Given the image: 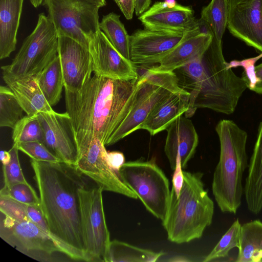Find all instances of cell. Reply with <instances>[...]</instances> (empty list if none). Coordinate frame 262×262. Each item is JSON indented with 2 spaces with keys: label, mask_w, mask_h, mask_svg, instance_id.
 Returning a JSON list of instances; mask_svg holds the SVG:
<instances>
[{
  "label": "cell",
  "mask_w": 262,
  "mask_h": 262,
  "mask_svg": "<svg viewBox=\"0 0 262 262\" xmlns=\"http://www.w3.org/2000/svg\"><path fill=\"white\" fill-rule=\"evenodd\" d=\"M18 149L14 145L9 150L11 156L10 162L3 165L4 186H10L20 183H27L23 173L18 158Z\"/></svg>",
  "instance_id": "cell-33"
},
{
  "label": "cell",
  "mask_w": 262,
  "mask_h": 262,
  "mask_svg": "<svg viewBox=\"0 0 262 262\" xmlns=\"http://www.w3.org/2000/svg\"><path fill=\"white\" fill-rule=\"evenodd\" d=\"M0 196L27 205L40 206V204L39 197L28 182L17 183L8 187L4 186L0 191Z\"/></svg>",
  "instance_id": "cell-32"
},
{
  "label": "cell",
  "mask_w": 262,
  "mask_h": 262,
  "mask_svg": "<svg viewBox=\"0 0 262 262\" xmlns=\"http://www.w3.org/2000/svg\"><path fill=\"white\" fill-rule=\"evenodd\" d=\"M182 169L181 158L180 156H177L176 165L172 176L171 188L174 191L177 197L179 196L184 183V175Z\"/></svg>",
  "instance_id": "cell-36"
},
{
  "label": "cell",
  "mask_w": 262,
  "mask_h": 262,
  "mask_svg": "<svg viewBox=\"0 0 262 262\" xmlns=\"http://www.w3.org/2000/svg\"><path fill=\"white\" fill-rule=\"evenodd\" d=\"M58 36L54 25L43 13L24 40L10 64L2 66L3 77L13 79L37 75L58 55Z\"/></svg>",
  "instance_id": "cell-7"
},
{
  "label": "cell",
  "mask_w": 262,
  "mask_h": 262,
  "mask_svg": "<svg viewBox=\"0 0 262 262\" xmlns=\"http://www.w3.org/2000/svg\"><path fill=\"white\" fill-rule=\"evenodd\" d=\"M184 183L177 197L171 189L167 215L162 225L167 238L177 244L200 238L211 224L214 203L204 188L203 173L183 171Z\"/></svg>",
  "instance_id": "cell-5"
},
{
  "label": "cell",
  "mask_w": 262,
  "mask_h": 262,
  "mask_svg": "<svg viewBox=\"0 0 262 262\" xmlns=\"http://www.w3.org/2000/svg\"><path fill=\"white\" fill-rule=\"evenodd\" d=\"M13 145L33 141L43 142L44 134L38 114L24 116L13 128Z\"/></svg>",
  "instance_id": "cell-30"
},
{
  "label": "cell",
  "mask_w": 262,
  "mask_h": 262,
  "mask_svg": "<svg viewBox=\"0 0 262 262\" xmlns=\"http://www.w3.org/2000/svg\"><path fill=\"white\" fill-rule=\"evenodd\" d=\"M39 86L51 106L60 101L64 86L62 68L59 55L50 62L37 75Z\"/></svg>",
  "instance_id": "cell-26"
},
{
  "label": "cell",
  "mask_w": 262,
  "mask_h": 262,
  "mask_svg": "<svg viewBox=\"0 0 262 262\" xmlns=\"http://www.w3.org/2000/svg\"><path fill=\"white\" fill-rule=\"evenodd\" d=\"M164 151L170 168L174 170L176 158L180 156L182 168L194 156L199 143V136L194 126L188 118L181 116L167 128Z\"/></svg>",
  "instance_id": "cell-19"
},
{
  "label": "cell",
  "mask_w": 262,
  "mask_h": 262,
  "mask_svg": "<svg viewBox=\"0 0 262 262\" xmlns=\"http://www.w3.org/2000/svg\"><path fill=\"white\" fill-rule=\"evenodd\" d=\"M212 39L213 32L210 27L201 19L198 27L185 32L176 46L157 66L152 68L158 71L173 72L178 68L200 59L208 49Z\"/></svg>",
  "instance_id": "cell-16"
},
{
  "label": "cell",
  "mask_w": 262,
  "mask_h": 262,
  "mask_svg": "<svg viewBox=\"0 0 262 262\" xmlns=\"http://www.w3.org/2000/svg\"><path fill=\"white\" fill-rule=\"evenodd\" d=\"M241 224L238 219L235 221L212 251L204 258L208 262L227 256L234 248H238Z\"/></svg>",
  "instance_id": "cell-31"
},
{
  "label": "cell",
  "mask_w": 262,
  "mask_h": 262,
  "mask_svg": "<svg viewBox=\"0 0 262 262\" xmlns=\"http://www.w3.org/2000/svg\"><path fill=\"white\" fill-rule=\"evenodd\" d=\"M16 147L19 150L35 160L53 163L62 162L40 141L21 143Z\"/></svg>",
  "instance_id": "cell-34"
},
{
  "label": "cell",
  "mask_w": 262,
  "mask_h": 262,
  "mask_svg": "<svg viewBox=\"0 0 262 262\" xmlns=\"http://www.w3.org/2000/svg\"><path fill=\"white\" fill-rule=\"evenodd\" d=\"M120 15L110 12L104 15L99 23V29L112 46L125 58L130 60V35Z\"/></svg>",
  "instance_id": "cell-27"
},
{
  "label": "cell",
  "mask_w": 262,
  "mask_h": 262,
  "mask_svg": "<svg viewBox=\"0 0 262 262\" xmlns=\"http://www.w3.org/2000/svg\"><path fill=\"white\" fill-rule=\"evenodd\" d=\"M174 72L149 68L139 75L135 99L129 112L111 137L113 145L140 127L152 110L173 93H184Z\"/></svg>",
  "instance_id": "cell-6"
},
{
  "label": "cell",
  "mask_w": 262,
  "mask_h": 262,
  "mask_svg": "<svg viewBox=\"0 0 262 262\" xmlns=\"http://www.w3.org/2000/svg\"><path fill=\"white\" fill-rule=\"evenodd\" d=\"M151 0H135V12L139 16L150 7Z\"/></svg>",
  "instance_id": "cell-39"
},
{
  "label": "cell",
  "mask_w": 262,
  "mask_h": 262,
  "mask_svg": "<svg viewBox=\"0 0 262 262\" xmlns=\"http://www.w3.org/2000/svg\"><path fill=\"white\" fill-rule=\"evenodd\" d=\"M189 96L187 92L171 94L152 110L140 129L146 130L152 136L167 129L188 110Z\"/></svg>",
  "instance_id": "cell-20"
},
{
  "label": "cell",
  "mask_w": 262,
  "mask_h": 262,
  "mask_svg": "<svg viewBox=\"0 0 262 262\" xmlns=\"http://www.w3.org/2000/svg\"><path fill=\"white\" fill-rule=\"evenodd\" d=\"M244 189L248 210L257 214L262 210V121L250 163Z\"/></svg>",
  "instance_id": "cell-22"
},
{
  "label": "cell",
  "mask_w": 262,
  "mask_h": 262,
  "mask_svg": "<svg viewBox=\"0 0 262 262\" xmlns=\"http://www.w3.org/2000/svg\"><path fill=\"white\" fill-rule=\"evenodd\" d=\"M89 50L93 59L94 74L125 80L138 78L135 64L122 56L100 30L90 40Z\"/></svg>",
  "instance_id": "cell-15"
},
{
  "label": "cell",
  "mask_w": 262,
  "mask_h": 262,
  "mask_svg": "<svg viewBox=\"0 0 262 262\" xmlns=\"http://www.w3.org/2000/svg\"><path fill=\"white\" fill-rule=\"evenodd\" d=\"M11 154L9 151L1 150L0 152V159L3 165L8 164L11 161Z\"/></svg>",
  "instance_id": "cell-40"
},
{
  "label": "cell",
  "mask_w": 262,
  "mask_h": 262,
  "mask_svg": "<svg viewBox=\"0 0 262 262\" xmlns=\"http://www.w3.org/2000/svg\"><path fill=\"white\" fill-rule=\"evenodd\" d=\"M222 45L213 36L200 59L173 71L179 86L190 95L188 109L184 114L187 118L191 117L200 108L232 114L248 88L242 77L236 76L225 60Z\"/></svg>",
  "instance_id": "cell-3"
},
{
  "label": "cell",
  "mask_w": 262,
  "mask_h": 262,
  "mask_svg": "<svg viewBox=\"0 0 262 262\" xmlns=\"http://www.w3.org/2000/svg\"><path fill=\"white\" fill-rule=\"evenodd\" d=\"M237 262H261L262 222L256 220L241 226Z\"/></svg>",
  "instance_id": "cell-24"
},
{
  "label": "cell",
  "mask_w": 262,
  "mask_h": 262,
  "mask_svg": "<svg viewBox=\"0 0 262 262\" xmlns=\"http://www.w3.org/2000/svg\"><path fill=\"white\" fill-rule=\"evenodd\" d=\"M22 106L8 86H0V126L13 128L23 118Z\"/></svg>",
  "instance_id": "cell-29"
},
{
  "label": "cell",
  "mask_w": 262,
  "mask_h": 262,
  "mask_svg": "<svg viewBox=\"0 0 262 262\" xmlns=\"http://www.w3.org/2000/svg\"><path fill=\"white\" fill-rule=\"evenodd\" d=\"M0 237L19 252L38 261H55L56 254H63L52 237L32 222L14 219L2 213Z\"/></svg>",
  "instance_id": "cell-10"
},
{
  "label": "cell",
  "mask_w": 262,
  "mask_h": 262,
  "mask_svg": "<svg viewBox=\"0 0 262 262\" xmlns=\"http://www.w3.org/2000/svg\"><path fill=\"white\" fill-rule=\"evenodd\" d=\"M243 62L245 71L242 78L246 82L247 88L259 94H262V63L254 66L251 63Z\"/></svg>",
  "instance_id": "cell-35"
},
{
  "label": "cell",
  "mask_w": 262,
  "mask_h": 262,
  "mask_svg": "<svg viewBox=\"0 0 262 262\" xmlns=\"http://www.w3.org/2000/svg\"><path fill=\"white\" fill-rule=\"evenodd\" d=\"M107 158L110 166L117 173L125 162L124 155L120 151L107 152Z\"/></svg>",
  "instance_id": "cell-38"
},
{
  "label": "cell",
  "mask_w": 262,
  "mask_h": 262,
  "mask_svg": "<svg viewBox=\"0 0 262 262\" xmlns=\"http://www.w3.org/2000/svg\"><path fill=\"white\" fill-rule=\"evenodd\" d=\"M184 32L144 28L130 35V59L136 65L158 63L182 39Z\"/></svg>",
  "instance_id": "cell-12"
},
{
  "label": "cell",
  "mask_w": 262,
  "mask_h": 262,
  "mask_svg": "<svg viewBox=\"0 0 262 262\" xmlns=\"http://www.w3.org/2000/svg\"><path fill=\"white\" fill-rule=\"evenodd\" d=\"M58 55L64 89L71 91L80 90L93 72V59L89 49L71 38L60 36Z\"/></svg>",
  "instance_id": "cell-17"
},
{
  "label": "cell",
  "mask_w": 262,
  "mask_h": 262,
  "mask_svg": "<svg viewBox=\"0 0 262 262\" xmlns=\"http://www.w3.org/2000/svg\"><path fill=\"white\" fill-rule=\"evenodd\" d=\"M24 0H0V59L16 49Z\"/></svg>",
  "instance_id": "cell-23"
},
{
  "label": "cell",
  "mask_w": 262,
  "mask_h": 262,
  "mask_svg": "<svg viewBox=\"0 0 262 262\" xmlns=\"http://www.w3.org/2000/svg\"><path fill=\"white\" fill-rule=\"evenodd\" d=\"M90 1L98 6H99L100 8L104 7L106 5V3L105 0H88Z\"/></svg>",
  "instance_id": "cell-41"
},
{
  "label": "cell",
  "mask_w": 262,
  "mask_h": 262,
  "mask_svg": "<svg viewBox=\"0 0 262 262\" xmlns=\"http://www.w3.org/2000/svg\"><path fill=\"white\" fill-rule=\"evenodd\" d=\"M144 28L152 30H167L185 32L198 27L201 19H196L191 6L176 3L157 2L138 16Z\"/></svg>",
  "instance_id": "cell-18"
},
{
  "label": "cell",
  "mask_w": 262,
  "mask_h": 262,
  "mask_svg": "<svg viewBox=\"0 0 262 262\" xmlns=\"http://www.w3.org/2000/svg\"><path fill=\"white\" fill-rule=\"evenodd\" d=\"M228 0H211L204 7L201 13V19L210 27L213 36L222 42L223 36L227 27Z\"/></svg>",
  "instance_id": "cell-28"
},
{
  "label": "cell",
  "mask_w": 262,
  "mask_h": 262,
  "mask_svg": "<svg viewBox=\"0 0 262 262\" xmlns=\"http://www.w3.org/2000/svg\"><path fill=\"white\" fill-rule=\"evenodd\" d=\"M138 81L94 74L80 90L64 89L66 112L71 119L77 145L96 138L107 146L133 105Z\"/></svg>",
  "instance_id": "cell-2"
},
{
  "label": "cell",
  "mask_w": 262,
  "mask_h": 262,
  "mask_svg": "<svg viewBox=\"0 0 262 262\" xmlns=\"http://www.w3.org/2000/svg\"><path fill=\"white\" fill-rule=\"evenodd\" d=\"M31 4L35 7L37 8L40 5H42L44 0H30Z\"/></svg>",
  "instance_id": "cell-42"
},
{
  "label": "cell",
  "mask_w": 262,
  "mask_h": 262,
  "mask_svg": "<svg viewBox=\"0 0 262 262\" xmlns=\"http://www.w3.org/2000/svg\"><path fill=\"white\" fill-rule=\"evenodd\" d=\"M215 131L219 138L220 154L213 174L212 191L223 212L235 214L242 203L243 173L248 167V135L228 119L220 120Z\"/></svg>",
  "instance_id": "cell-4"
},
{
  "label": "cell",
  "mask_w": 262,
  "mask_h": 262,
  "mask_svg": "<svg viewBox=\"0 0 262 262\" xmlns=\"http://www.w3.org/2000/svg\"><path fill=\"white\" fill-rule=\"evenodd\" d=\"M38 117L43 131L44 144L62 162L75 165L78 147L69 114L53 111L40 113Z\"/></svg>",
  "instance_id": "cell-13"
},
{
  "label": "cell",
  "mask_w": 262,
  "mask_h": 262,
  "mask_svg": "<svg viewBox=\"0 0 262 262\" xmlns=\"http://www.w3.org/2000/svg\"><path fill=\"white\" fill-rule=\"evenodd\" d=\"M40 207L50 235L62 252L75 260L85 261L79 190L85 187L83 174L75 165L31 159Z\"/></svg>",
  "instance_id": "cell-1"
},
{
  "label": "cell",
  "mask_w": 262,
  "mask_h": 262,
  "mask_svg": "<svg viewBox=\"0 0 262 262\" xmlns=\"http://www.w3.org/2000/svg\"><path fill=\"white\" fill-rule=\"evenodd\" d=\"M146 209L162 222L167 214L170 196L169 181L155 161L125 162L118 172Z\"/></svg>",
  "instance_id": "cell-8"
},
{
  "label": "cell",
  "mask_w": 262,
  "mask_h": 262,
  "mask_svg": "<svg viewBox=\"0 0 262 262\" xmlns=\"http://www.w3.org/2000/svg\"><path fill=\"white\" fill-rule=\"evenodd\" d=\"M164 254L114 239L109 243L103 262H155Z\"/></svg>",
  "instance_id": "cell-25"
},
{
  "label": "cell",
  "mask_w": 262,
  "mask_h": 262,
  "mask_svg": "<svg viewBox=\"0 0 262 262\" xmlns=\"http://www.w3.org/2000/svg\"><path fill=\"white\" fill-rule=\"evenodd\" d=\"M230 33L262 52V0H228Z\"/></svg>",
  "instance_id": "cell-14"
},
{
  "label": "cell",
  "mask_w": 262,
  "mask_h": 262,
  "mask_svg": "<svg viewBox=\"0 0 262 262\" xmlns=\"http://www.w3.org/2000/svg\"><path fill=\"white\" fill-rule=\"evenodd\" d=\"M58 36L71 38L89 49L99 29L100 7L88 0H44Z\"/></svg>",
  "instance_id": "cell-9"
},
{
  "label": "cell",
  "mask_w": 262,
  "mask_h": 262,
  "mask_svg": "<svg viewBox=\"0 0 262 262\" xmlns=\"http://www.w3.org/2000/svg\"><path fill=\"white\" fill-rule=\"evenodd\" d=\"M125 17L131 19L135 12V0H114Z\"/></svg>",
  "instance_id": "cell-37"
},
{
  "label": "cell",
  "mask_w": 262,
  "mask_h": 262,
  "mask_svg": "<svg viewBox=\"0 0 262 262\" xmlns=\"http://www.w3.org/2000/svg\"><path fill=\"white\" fill-rule=\"evenodd\" d=\"M103 191L99 186H85L79 190L85 261H103L111 241L103 209Z\"/></svg>",
  "instance_id": "cell-11"
},
{
  "label": "cell",
  "mask_w": 262,
  "mask_h": 262,
  "mask_svg": "<svg viewBox=\"0 0 262 262\" xmlns=\"http://www.w3.org/2000/svg\"><path fill=\"white\" fill-rule=\"evenodd\" d=\"M28 115L54 111L45 98L37 75L13 79L3 77Z\"/></svg>",
  "instance_id": "cell-21"
},
{
  "label": "cell",
  "mask_w": 262,
  "mask_h": 262,
  "mask_svg": "<svg viewBox=\"0 0 262 262\" xmlns=\"http://www.w3.org/2000/svg\"><path fill=\"white\" fill-rule=\"evenodd\" d=\"M261 262H262V260H261Z\"/></svg>",
  "instance_id": "cell-43"
}]
</instances>
